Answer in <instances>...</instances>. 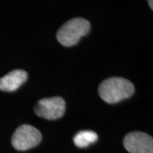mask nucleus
Here are the masks:
<instances>
[{
	"mask_svg": "<svg viewBox=\"0 0 153 153\" xmlns=\"http://www.w3.org/2000/svg\"><path fill=\"white\" fill-rule=\"evenodd\" d=\"M98 135L92 130H82L78 132L73 138V142L77 147H87L89 145L96 142Z\"/></svg>",
	"mask_w": 153,
	"mask_h": 153,
	"instance_id": "obj_7",
	"label": "nucleus"
},
{
	"mask_svg": "<svg viewBox=\"0 0 153 153\" xmlns=\"http://www.w3.org/2000/svg\"><path fill=\"white\" fill-rule=\"evenodd\" d=\"M134 93V84L125 78L117 76L105 79L99 87L100 98L109 104L117 103L121 100L129 98Z\"/></svg>",
	"mask_w": 153,
	"mask_h": 153,
	"instance_id": "obj_1",
	"label": "nucleus"
},
{
	"mask_svg": "<svg viewBox=\"0 0 153 153\" xmlns=\"http://www.w3.org/2000/svg\"><path fill=\"white\" fill-rule=\"evenodd\" d=\"M148 4L150 6V8L153 10V0H148Z\"/></svg>",
	"mask_w": 153,
	"mask_h": 153,
	"instance_id": "obj_8",
	"label": "nucleus"
},
{
	"mask_svg": "<svg viewBox=\"0 0 153 153\" xmlns=\"http://www.w3.org/2000/svg\"><path fill=\"white\" fill-rule=\"evenodd\" d=\"M125 149L129 153H153V139L143 132H131L123 140Z\"/></svg>",
	"mask_w": 153,
	"mask_h": 153,
	"instance_id": "obj_5",
	"label": "nucleus"
},
{
	"mask_svg": "<svg viewBox=\"0 0 153 153\" xmlns=\"http://www.w3.org/2000/svg\"><path fill=\"white\" fill-rule=\"evenodd\" d=\"M36 114L48 120H55L61 117L66 111V102L59 96L40 100L35 106Z\"/></svg>",
	"mask_w": 153,
	"mask_h": 153,
	"instance_id": "obj_4",
	"label": "nucleus"
},
{
	"mask_svg": "<svg viewBox=\"0 0 153 153\" xmlns=\"http://www.w3.org/2000/svg\"><path fill=\"white\" fill-rule=\"evenodd\" d=\"M42 134L36 128L29 124L21 125L12 136V146L18 151H27L38 146Z\"/></svg>",
	"mask_w": 153,
	"mask_h": 153,
	"instance_id": "obj_3",
	"label": "nucleus"
},
{
	"mask_svg": "<svg viewBox=\"0 0 153 153\" xmlns=\"http://www.w3.org/2000/svg\"><path fill=\"white\" fill-rule=\"evenodd\" d=\"M90 31V23L83 18H74L66 22L58 30L56 38L65 47H71Z\"/></svg>",
	"mask_w": 153,
	"mask_h": 153,
	"instance_id": "obj_2",
	"label": "nucleus"
},
{
	"mask_svg": "<svg viewBox=\"0 0 153 153\" xmlns=\"http://www.w3.org/2000/svg\"><path fill=\"white\" fill-rule=\"evenodd\" d=\"M27 72L21 69L10 71L0 78V90L13 92L18 89L27 79Z\"/></svg>",
	"mask_w": 153,
	"mask_h": 153,
	"instance_id": "obj_6",
	"label": "nucleus"
}]
</instances>
